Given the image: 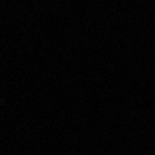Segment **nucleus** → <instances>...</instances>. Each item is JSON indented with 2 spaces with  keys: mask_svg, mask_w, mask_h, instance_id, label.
<instances>
[]
</instances>
